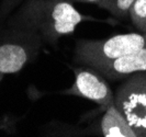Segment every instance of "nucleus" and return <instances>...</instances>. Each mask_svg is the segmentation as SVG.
<instances>
[{
	"label": "nucleus",
	"instance_id": "4",
	"mask_svg": "<svg viewBox=\"0 0 146 137\" xmlns=\"http://www.w3.org/2000/svg\"><path fill=\"white\" fill-rule=\"evenodd\" d=\"M114 103L137 137H146V72L125 77L114 92Z\"/></svg>",
	"mask_w": 146,
	"mask_h": 137
},
{
	"label": "nucleus",
	"instance_id": "1",
	"mask_svg": "<svg viewBox=\"0 0 146 137\" xmlns=\"http://www.w3.org/2000/svg\"><path fill=\"white\" fill-rule=\"evenodd\" d=\"M69 0H24L6 19V25L33 32L44 44L57 47L60 37L70 35L78 24L100 21L78 11Z\"/></svg>",
	"mask_w": 146,
	"mask_h": 137
},
{
	"label": "nucleus",
	"instance_id": "3",
	"mask_svg": "<svg viewBox=\"0 0 146 137\" xmlns=\"http://www.w3.org/2000/svg\"><path fill=\"white\" fill-rule=\"evenodd\" d=\"M6 26L0 32V83L7 75L18 73L32 63L44 45L33 32Z\"/></svg>",
	"mask_w": 146,
	"mask_h": 137
},
{
	"label": "nucleus",
	"instance_id": "6",
	"mask_svg": "<svg viewBox=\"0 0 146 137\" xmlns=\"http://www.w3.org/2000/svg\"><path fill=\"white\" fill-rule=\"evenodd\" d=\"M94 68L110 80L124 79L134 72H146V47Z\"/></svg>",
	"mask_w": 146,
	"mask_h": 137
},
{
	"label": "nucleus",
	"instance_id": "2",
	"mask_svg": "<svg viewBox=\"0 0 146 137\" xmlns=\"http://www.w3.org/2000/svg\"><path fill=\"white\" fill-rule=\"evenodd\" d=\"M146 47V34H117L103 40H77L74 62L78 65L96 67L133 54Z\"/></svg>",
	"mask_w": 146,
	"mask_h": 137
},
{
	"label": "nucleus",
	"instance_id": "10",
	"mask_svg": "<svg viewBox=\"0 0 146 137\" xmlns=\"http://www.w3.org/2000/svg\"><path fill=\"white\" fill-rule=\"evenodd\" d=\"M24 0H1L0 1V21L6 20Z\"/></svg>",
	"mask_w": 146,
	"mask_h": 137
},
{
	"label": "nucleus",
	"instance_id": "7",
	"mask_svg": "<svg viewBox=\"0 0 146 137\" xmlns=\"http://www.w3.org/2000/svg\"><path fill=\"white\" fill-rule=\"evenodd\" d=\"M95 134L104 137H137L114 101L106 107V111L99 122L98 130H96Z\"/></svg>",
	"mask_w": 146,
	"mask_h": 137
},
{
	"label": "nucleus",
	"instance_id": "12",
	"mask_svg": "<svg viewBox=\"0 0 146 137\" xmlns=\"http://www.w3.org/2000/svg\"><path fill=\"white\" fill-rule=\"evenodd\" d=\"M9 130V121L6 117H2L0 121V130Z\"/></svg>",
	"mask_w": 146,
	"mask_h": 137
},
{
	"label": "nucleus",
	"instance_id": "9",
	"mask_svg": "<svg viewBox=\"0 0 146 137\" xmlns=\"http://www.w3.org/2000/svg\"><path fill=\"white\" fill-rule=\"evenodd\" d=\"M136 0H109L106 10L117 19L130 18V10Z\"/></svg>",
	"mask_w": 146,
	"mask_h": 137
},
{
	"label": "nucleus",
	"instance_id": "5",
	"mask_svg": "<svg viewBox=\"0 0 146 137\" xmlns=\"http://www.w3.org/2000/svg\"><path fill=\"white\" fill-rule=\"evenodd\" d=\"M75 82L70 88L60 91L66 95H76L106 108L114 101V93L102 73L90 66L73 67Z\"/></svg>",
	"mask_w": 146,
	"mask_h": 137
},
{
	"label": "nucleus",
	"instance_id": "11",
	"mask_svg": "<svg viewBox=\"0 0 146 137\" xmlns=\"http://www.w3.org/2000/svg\"><path fill=\"white\" fill-rule=\"evenodd\" d=\"M69 1H73V2H84V3H92V5H96L98 7L104 9L109 0H69Z\"/></svg>",
	"mask_w": 146,
	"mask_h": 137
},
{
	"label": "nucleus",
	"instance_id": "8",
	"mask_svg": "<svg viewBox=\"0 0 146 137\" xmlns=\"http://www.w3.org/2000/svg\"><path fill=\"white\" fill-rule=\"evenodd\" d=\"M130 19L135 29L146 34V0H136L133 3L130 10Z\"/></svg>",
	"mask_w": 146,
	"mask_h": 137
}]
</instances>
